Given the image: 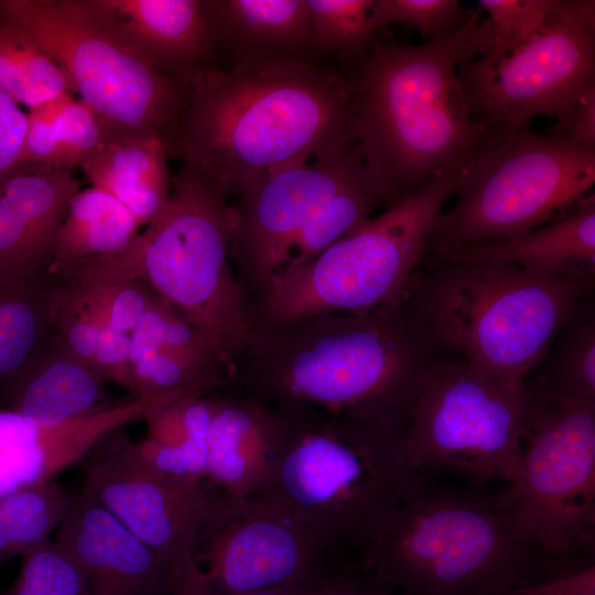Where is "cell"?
I'll return each mask as SVG.
<instances>
[{"mask_svg": "<svg viewBox=\"0 0 595 595\" xmlns=\"http://www.w3.org/2000/svg\"><path fill=\"white\" fill-rule=\"evenodd\" d=\"M50 482L36 425L0 409V496Z\"/></svg>", "mask_w": 595, "mask_h": 595, "instance_id": "obj_33", "label": "cell"}, {"mask_svg": "<svg viewBox=\"0 0 595 595\" xmlns=\"http://www.w3.org/2000/svg\"><path fill=\"white\" fill-rule=\"evenodd\" d=\"M403 441L416 473L477 488L509 484L523 453L521 383L495 380L444 350L408 413Z\"/></svg>", "mask_w": 595, "mask_h": 595, "instance_id": "obj_12", "label": "cell"}, {"mask_svg": "<svg viewBox=\"0 0 595 595\" xmlns=\"http://www.w3.org/2000/svg\"><path fill=\"white\" fill-rule=\"evenodd\" d=\"M366 169L353 143L329 156L289 164L250 180L235 193L239 205L235 207L234 246L246 250L271 279L309 218Z\"/></svg>", "mask_w": 595, "mask_h": 595, "instance_id": "obj_16", "label": "cell"}, {"mask_svg": "<svg viewBox=\"0 0 595 595\" xmlns=\"http://www.w3.org/2000/svg\"><path fill=\"white\" fill-rule=\"evenodd\" d=\"M538 375L550 386L595 402V311L581 302L564 322ZM544 358V359H545Z\"/></svg>", "mask_w": 595, "mask_h": 595, "instance_id": "obj_31", "label": "cell"}, {"mask_svg": "<svg viewBox=\"0 0 595 595\" xmlns=\"http://www.w3.org/2000/svg\"><path fill=\"white\" fill-rule=\"evenodd\" d=\"M167 158L160 138L127 136L108 139L80 167L93 186L118 199L141 225H149L171 195Z\"/></svg>", "mask_w": 595, "mask_h": 595, "instance_id": "obj_24", "label": "cell"}, {"mask_svg": "<svg viewBox=\"0 0 595 595\" xmlns=\"http://www.w3.org/2000/svg\"><path fill=\"white\" fill-rule=\"evenodd\" d=\"M112 34L176 78L208 64L216 46L199 0H83Z\"/></svg>", "mask_w": 595, "mask_h": 595, "instance_id": "obj_19", "label": "cell"}, {"mask_svg": "<svg viewBox=\"0 0 595 595\" xmlns=\"http://www.w3.org/2000/svg\"><path fill=\"white\" fill-rule=\"evenodd\" d=\"M594 183L595 148L565 133L530 127L486 133L463 166L456 199L437 216L424 253L504 240L552 224L589 196Z\"/></svg>", "mask_w": 595, "mask_h": 595, "instance_id": "obj_6", "label": "cell"}, {"mask_svg": "<svg viewBox=\"0 0 595 595\" xmlns=\"http://www.w3.org/2000/svg\"><path fill=\"white\" fill-rule=\"evenodd\" d=\"M371 311L299 354L279 376L277 392L331 414L405 423L444 350L409 289L399 301Z\"/></svg>", "mask_w": 595, "mask_h": 595, "instance_id": "obj_10", "label": "cell"}, {"mask_svg": "<svg viewBox=\"0 0 595 595\" xmlns=\"http://www.w3.org/2000/svg\"><path fill=\"white\" fill-rule=\"evenodd\" d=\"M28 117L18 102L0 89V188L32 165L21 162Z\"/></svg>", "mask_w": 595, "mask_h": 595, "instance_id": "obj_39", "label": "cell"}, {"mask_svg": "<svg viewBox=\"0 0 595 595\" xmlns=\"http://www.w3.org/2000/svg\"><path fill=\"white\" fill-rule=\"evenodd\" d=\"M425 264L408 289L439 346L510 383H521L544 360L594 284V279L543 277L506 263Z\"/></svg>", "mask_w": 595, "mask_h": 595, "instance_id": "obj_4", "label": "cell"}, {"mask_svg": "<svg viewBox=\"0 0 595 595\" xmlns=\"http://www.w3.org/2000/svg\"><path fill=\"white\" fill-rule=\"evenodd\" d=\"M475 13L457 0H375L371 21L378 33L394 23L416 29L426 42L461 30Z\"/></svg>", "mask_w": 595, "mask_h": 595, "instance_id": "obj_34", "label": "cell"}, {"mask_svg": "<svg viewBox=\"0 0 595 595\" xmlns=\"http://www.w3.org/2000/svg\"><path fill=\"white\" fill-rule=\"evenodd\" d=\"M119 430L86 455L84 488L185 581L199 585L195 554L215 489L158 472Z\"/></svg>", "mask_w": 595, "mask_h": 595, "instance_id": "obj_15", "label": "cell"}, {"mask_svg": "<svg viewBox=\"0 0 595 595\" xmlns=\"http://www.w3.org/2000/svg\"><path fill=\"white\" fill-rule=\"evenodd\" d=\"M180 595H205V594H202V593H198V592H191V591H188V592H184V593H182V594H180Z\"/></svg>", "mask_w": 595, "mask_h": 595, "instance_id": "obj_44", "label": "cell"}, {"mask_svg": "<svg viewBox=\"0 0 595 595\" xmlns=\"http://www.w3.org/2000/svg\"><path fill=\"white\" fill-rule=\"evenodd\" d=\"M380 204L390 206L393 203L385 185L366 169L342 191L324 202L309 218L291 244L283 264L275 274L299 268L312 260L348 230L367 219L371 210Z\"/></svg>", "mask_w": 595, "mask_h": 595, "instance_id": "obj_28", "label": "cell"}, {"mask_svg": "<svg viewBox=\"0 0 595 595\" xmlns=\"http://www.w3.org/2000/svg\"><path fill=\"white\" fill-rule=\"evenodd\" d=\"M180 79L169 155L227 197L269 171L356 143L345 77L307 61L208 63Z\"/></svg>", "mask_w": 595, "mask_h": 595, "instance_id": "obj_1", "label": "cell"}, {"mask_svg": "<svg viewBox=\"0 0 595 595\" xmlns=\"http://www.w3.org/2000/svg\"><path fill=\"white\" fill-rule=\"evenodd\" d=\"M314 588L315 586L286 584L239 595H312Z\"/></svg>", "mask_w": 595, "mask_h": 595, "instance_id": "obj_43", "label": "cell"}, {"mask_svg": "<svg viewBox=\"0 0 595 595\" xmlns=\"http://www.w3.org/2000/svg\"><path fill=\"white\" fill-rule=\"evenodd\" d=\"M52 272L0 274V402L29 360L53 333Z\"/></svg>", "mask_w": 595, "mask_h": 595, "instance_id": "obj_26", "label": "cell"}, {"mask_svg": "<svg viewBox=\"0 0 595 595\" xmlns=\"http://www.w3.org/2000/svg\"><path fill=\"white\" fill-rule=\"evenodd\" d=\"M470 155L378 217L363 220L305 264L272 277L270 316L291 323L329 311L367 312L399 301Z\"/></svg>", "mask_w": 595, "mask_h": 595, "instance_id": "obj_9", "label": "cell"}, {"mask_svg": "<svg viewBox=\"0 0 595 595\" xmlns=\"http://www.w3.org/2000/svg\"><path fill=\"white\" fill-rule=\"evenodd\" d=\"M54 542L80 567L90 595H180L196 587L85 488L71 496Z\"/></svg>", "mask_w": 595, "mask_h": 595, "instance_id": "obj_17", "label": "cell"}, {"mask_svg": "<svg viewBox=\"0 0 595 595\" xmlns=\"http://www.w3.org/2000/svg\"><path fill=\"white\" fill-rule=\"evenodd\" d=\"M141 224L118 199L91 186L72 198L62 225L51 271L123 250Z\"/></svg>", "mask_w": 595, "mask_h": 595, "instance_id": "obj_27", "label": "cell"}, {"mask_svg": "<svg viewBox=\"0 0 595 595\" xmlns=\"http://www.w3.org/2000/svg\"><path fill=\"white\" fill-rule=\"evenodd\" d=\"M310 50L358 62L376 43L371 10L375 0H306Z\"/></svg>", "mask_w": 595, "mask_h": 595, "instance_id": "obj_32", "label": "cell"}, {"mask_svg": "<svg viewBox=\"0 0 595 595\" xmlns=\"http://www.w3.org/2000/svg\"><path fill=\"white\" fill-rule=\"evenodd\" d=\"M506 263L543 277L594 279L595 196L592 193L561 219L494 242L424 253L421 262Z\"/></svg>", "mask_w": 595, "mask_h": 595, "instance_id": "obj_20", "label": "cell"}, {"mask_svg": "<svg viewBox=\"0 0 595 595\" xmlns=\"http://www.w3.org/2000/svg\"><path fill=\"white\" fill-rule=\"evenodd\" d=\"M202 8L216 48L234 63L307 61L306 0H204Z\"/></svg>", "mask_w": 595, "mask_h": 595, "instance_id": "obj_21", "label": "cell"}, {"mask_svg": "<svg viewBox=\"0 0 595 595\" xmlns=\"http://www.w3.org/2000/svg\"><path fill=\"white\" fill-rule=\"evenodd\" d=\"M0 89L29 109L71 93L57 64L23 29L2 17Z\"/></svg>", "mask_w": 595, "mask_h": 595, "instance_id": "obj_30", "label": "cell"}, {"mask_svg": "<svg viewBox=\"0 0 595 595\" xmlns=\"http://www.w3.org/2000/svg\"><path fill=\"white\" fill-rule=\"evenodd\" d=\"M398 595H401V594H398Z\"/></svg>", "mask_w": 595, "mask_h": 595, "instance_id": "obj_45", "label": "cell"}, {"mask_svg": "<svg viewBox=\"0 0 595 595\" xmlns=\"http://www.w3.org/2000/svg\"><path fill=\"white\" fill-rule=\"evenodd\" d=\"M71 496L57 484L33 485L0 496V561L36 550L51 541Z\"/></svg>", "mask_w": 595, "mask_h": 595, "instance_id": "obj_29", "label": "cell"}, {"mask_svg": "<svg viewBox=\"0 0 595 595\" xmlns=\"http://www.w3.org/2000/svg\"><path fill=\"white\" fill-rule=\"evenodd\" d=\"M552 3L553 0H479L478 6L488 12L495 33V50L490 54L508 52L530 37Z\"/></svg>", "mask_w": 595, "mask_h": 595, "instance_id": "obj_37", "label": "cell"}, {"mask_svg": "<svg viewBox=\"0 0 595 595\" xmlns=\"http://www.w3.org/2000/svg\"><path fill=\"white\" fill-rule=\"evenodd\" d=\"M282 422L258 408L215 402L208 435L207 482L232 497L261 494L279 459Z\"/></svg>", "mask_w": 595, "mask_h": 595, "instance_id": "obj_23", "label": "cell"}, {"mask_svg": "<svg viewBox=\"0 0 595 595\" xmlns=\"http://www.w3.org/2000/svg\"><path fill=\"white\" fill-rule=\"evenodd\" d=\"M505 595H595V564L591 563L551 578L511 589Z\"/></svg>", "mask_w": 595, "mask_h": 595, "instance_id": "obj_41", "label": "cell"}, {"mask_svg": "<svg viewBox=\"0 0 595 595\" xmlns=\"http://www.w3.org/2000/svg\"><path fill=\"white\" fill-rule=\"evenodd\" d=\"M0 17L23 29L57 64L69 91L93 110L108 139L154 136L169 152L183 102L181 79L120 41L83 0H0Z\"/></svg>", "mask_w": 595, "mask_h": 595, "instance_id": "obj_11", "label": "cell"}, {"mask_svg": "<svg viewBox=\"0 0 595 595\" xmlns=\"http://www.w3.org/2000/svg\"><path fill=\"white\" fill-rule=\"evenodd\" d=\"M105 381L53 332L8 388L0 409L39 426L55 425L108 407Z\"/></svg>", "mask_w": 595, "mask_h": 595, "instance_id": "obj_22", "label": "cell"}, {"mask_svg": "<svg viewBox=\"0 0 595 595\" xmlns=\"http://www.w3.org/2000/svg\"><path fill=\"white\" fill-rule=\"evenodd\" d=\"M519 476L499 493L519 533L563 563H592L595 542V402L540 376L521 382Z\"/></svg>", "mask_w": 595, "mask_h": 595, "instance_id": "obj_8", "label": "cell"}, {"mask_svg": "<svg viewBox=\"0 0 595 595\" xmlns=\"http://www.w3.org/2000/svg\"><path fill=\"white\" fill-rule=\"evenodd\" d=\"M79 191L69 170L32 165L0 188V274L51 272L58 236Z\"/></svg>", "mask_w": 595, "mask_h": 595, "instance_id": "obj_18", "label": "cell"}, {"mask_svg": "<svg viewBox=\"0 0 595 595\" xmlns=\"http://www.w3.org/2000/svg\"><path fill=\"white\" fill-rule=\"evenodd\" d=\"M490 21L475 13L461 30L419 45L375 43L345 77L355 142L392 203L463 160L483 142L458 66L493 53Z\"/></svg>", "mask_w": 595, "mask_h": 595, "instance_id": "obj_2", "label": "cell"}, {"mask_svg": "<svg viewBox=\"0 0 595 595\" xmlns=\"http://www.w3.org/2000/svg\"><path fill=\"white\" fill-rule=\"evenodd\" d=\"M363 561L401 595H505L577 567L524 539L499 493L425 473Z\"/></svg>", "mask_w": 595, "mask_h": 595, "instance_id": "obj_3", "label": "cell"}, {"mask_svg": "<svg viewBox=\"0 0 595 595\" xmlns=\"http://www.w3.org/2000/svg\"><path fill=\"white\" fill-rule=\"evenodd\" d=\"M57 143V167L71 170L90 160L108 140L93 110L71 93L60 97L54 118Z\"/></svg>", "mask_w": 595, "mask_h": 595, "instance_id": "obj_36", "label": "cell"}, {"mask_svg": "<svg viewBox=\"0 0 595 595\" xmlns=\"http://www.w3.org/2000/svg\"><path fill=\"white\" fill-rule=\"evenodd\" d=\"M565 134L583 145L595 148V88L578 100Z\"/></svg>", "mask_w": 595, "mask_h": 595, "instance_id": "obj_42", "label": "cell"}, {"mask_svg": "<svg viewBox=\"0 0 595 595\" xmlns=\"http://www.w3.org/2000/svg\"><path fill=\"white\" fill-rule=\"evenodd\" d=\"M457 77L486 133L529 127L538 116L555 118L565 133L578 100L595 88V2L553 0L530 37L462 63Z\"/></svg>", "mask_w": 595, "mask_h": 595, "instance_id": "obj_13", "label": "cell"}, {"mask_svg": "<svg viewBox=\"0 0 595 595\" xmlns=\"http://www.w3.org/2000/svg\"><path fill=\"white\" fill-rule=\"evenodd\" d=\"M342 416L324 426L282 423L279 459L259 496L363 559L416 472L404 448L405 423Z\"/></svg>", "mask_w": 595, "mask_h": 595, "instance_id": "obj_5", "label": "cell"}, {"mask_svg": "<svg viewBox=\"0 0 595 595\" xmlns=\"http://www.w3.org/2000/svg\"><path fill=\"white\" fill-rule=\"evenodd\" d=\"M13 595H90L84 573L54 541L24 555Z\"/></svg>", "mask_w": 595, "mask_h": 595, "instance_id": "obj_35", "label": "cell"}, {"mask_svg": "<svg viewBox=\"0 0 595 595\" xmlns=\"http://www.w3.org/2000/svg\"><path fill=\"white\" fill-rule=\"evenodd\" d=\"M312 595H398V593L370 571L363 560H356L343 565L315 586Z\"/></svg>", "mask_w": 595, "mask_h": 595, "instance_id": "obj_40", "label": "cell"}, {"mask_svg": "<svg viewBox=\"0 0 595 595\" xmlns=\"http://www.w3.org/2000/svg\"><path fill=\"white\" fill-rule=\"evenodd\" d=\"M215 402L187 398L153 405L144 415L148 437L133 443L138 456L160 473L207 482V435Z\"/></svg>", "mask_w": 595, "mask_h": 595, "instance_id": "obj_25", "label": "cell"}, {"mask_svg": "<svg viewBox=\"0 0 595 595\" xmlns=\"http://www.w3.org/2000/svg\"><path fill=\"white\" fill-rule=\"evenodd\" d=\"M195 560L209 595H239L286 584L316 586L359 558L267 497L215 490Z\"/></svg>", "mask_w": 595, "mask_h": 595, "instance_id": "obj_14", "label": "cell"}, {"mask_svg": "<svg viewBox=\"0 0 595 595\" xmlns=\"http://www.w3.org/2000/svg\"><path fill=\"white\" fill-rule=\"evenodd\" d=\"M238 215L214 184L180 169L161 214L118 262L198 329L227 365L248 324L228 256Z\"/></svg>", "mask_w": 595, "mask_h": 595, "instance_id": "obj_7", "label": "cell"}, {"mask_svg": "<svg viewBox=\"0 0 595 595\" xmlns=\"http://www.w3.org/2000/svg\"><path fill=\"white\" fill-rule=\"evenodd\" d=\"M60 97L31 108L26 113L28 123L21 153L22 164L58 169L54 118Z\"/></svg>", "mask_w": 595, "mask_h": 595, "instance_id": "obj_38", "label": "cell"}]
</instances>
